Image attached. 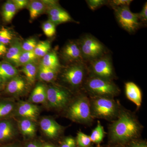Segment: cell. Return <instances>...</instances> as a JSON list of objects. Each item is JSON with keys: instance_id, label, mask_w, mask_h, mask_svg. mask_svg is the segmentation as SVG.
I'll use <instances>...</instances> for the list:
<instances>
[{"instance_id": "28", "label": "cell", "mask_w": 147, "mask_h": 147, "mask_svg": "<svg viewBox=\"0 0 147 147\" xmlns=\"http://www.w3.org/2000/svg\"><path fill=\"white\" fill-rule=\"evenodd\" d=\"M50 48L51 44L49 41H40L38 42L34 52L36 57H43L49 53Z\"/></svg>"}, {"instance_id": "44", "label": "cell", "mask_w": 147, "mask_h": 147, "mask_svg": "<svg viewBox=\"0 0 147 147\" xmlns=\"http://www.w3.org/2000/svg\"><path fill=\"white\" fill-rule=\"evenodd\" d=\"M107 147H125L123 146H120V145H112L111 146H109Z\"/></svg>"}, {"instance_id": "36", "label": "cell", "mask_w": 147, "mask_h": 147, "mask_svg": "<svg viewBox=\"0 0 147 147\" xmlns=\"http://www.w3.org/2000/svg\"><path fill=\"white\" fill-rule=\"evenodd\" d=\"M131 0H113L108 1V3L112 7L121 6H129L132 2Z\"/></svg>"}, {"instance_id": "22", "label": "cell", "mask_w": 147, "mask_h": 147, "mask_svg": "<svg viewBox=\"0 0 147 147\" xmlns=\"http://www.w3.org/2000/svg\"><path fill=\"white\" fill-rule=\"evenodd\" d=\"M17 9L12 1H7L4 3L2 8L1 15L3 21L9 23L16 14Z\"/></svg>"}, {"instance_id": "32", "label": "cell", "mask_w": 147, "mask_h": 147, "mask_svg": "<svg viewBox=\"0 0 147 147\" xmlns=\"http://www.w3.org/2000/svg\"><path fill=\"white\" fill-rule=\"evenodd\" d=\"M42 30L44 34L48 37L53 36L56 33V25L49 20L42 25Z\"/></svg>"}, {"instance_id": "26", "label": "cell", "mask_w": 147, "mask_h": 147, "mask_svg": "<svg viewBox=\"0 0 147 147\" xmlns=\"http://www.w3.org/2000/svg\"><path fill=\"white\" fill-rule=\"evenodd\" d=\"M16 108V104L12 100L7 99L0 100V120L6 118Z\"/></svg>"}, {"instance_id": "21", "label": "cell", "mask_w": 147, "mask_h": 147, "mask_svg": "<svg viewBox=\"0 0 147 147\" xmlns=\"http://www.w3.org/2000/svg\"><path fill=\"white\" fill-rule=\"evenodd\" d=\"M40 64L58 71L61 68L57 55L55 51L49 52L43 57Z\"/></svg>"}, {"instance_id": "27", "label": "cell", "mask_w": 147, "mask_h": 147, "mask_svg": "<svg viewBox=\"0 0 147 147\" xmlns=\"http://www.w3.org/2000/svg\"><path fill=\"white\" fill-rule=\"evenodd\" d=\"M105 134L103 127L101 125L100 121H98L96 127L92 130L90 136L92 143L99 145L103 140Z\"/></svg>"}, {"instance_id": "15", "label": "cell", "mask_w": 147, "mask_h": 147, "mask_svg": "<svg viewBox=\"0 0 147 147\" xmlns=\"http://www.w3.org/2000/svg\"><path fill=\"white\" fill-rule=\"evenodd\" d=\"M48 13L49 21L55 25L72 21L69 14L58 5L51 7L48 11Z\"/></svg>"}, {"instance_id": "34", "label": "cell", "mask_w": 147, "mask_h": 147, "mask_svg": "<svg viewBox=\"0 0 147 147\" xmlns=\"http://www.w3.org/2000/svg\"><path fill=\"white\" fill-rule=\"evenodd\" d=\"M86 1L90 9L92 10H96L108 4V1L105 0H88Z\"/></svg>"}, {"instance_id": "31", "label": "cell", "mask_w": 147, "mask_h": 147, "mask_svg": "<svg viewBox=\"0 0 147 147\" xmlns=\"http://www.w3.org/2000/svg\"><path fill=\"white\" fill-rule=\"evenodd\" d=\"M13 35L9 29L4 27L0 28V43L6 45L11 42Z\"/></svg>"}, {"instance_id": "23", "label": "cell", "mask_w": 147, "mask_h": 147, "mask_svg": "<svg viewBox=\"0 0 147 147\" xmlns=\"http://www.w3.org/2000/svg\"><path fill=\"white\" fill-rule=\"evenodd\" d=\"M28 6L30 18L32 20L35 19L43 13L46 9L45 3L40 1H32L29 3Z\"/></svg>"}, {"instance_id": "45", "label": "cell", "mask_w": 147, "mask_h": 147, "mask_svg": "<svg viewBox=\"0 0 147 147\" xmlns=\"http://www.w3.org/2000/svg\"><path fill=\"white\" fill-rule=\"evenodd\" d=\"M3 82L2 80L0 79V89H1V88L2 85V84H3Z\"/></svg>"}, {"instance_id": "19", "label": "cell", "mask_w": 147, "mask_h": 147, "mask_svg": "<svg viewBox=\"0 0 147 147\" xmlns=\"http://www.w3.org/2000/svg\"><path fill=\"white\" fill-rule=\"evenodd\" d=\"M47 100V88L44 84L38 83L32 92L29 102L32 103H44Z\"/></svg>"}, {"instance_id": "3", "label": "cell", "mask_w": 147, "mask_h": 147, "mask_svg": "<svg viewBox=\"0 0 147 147\" xmlns=\"http://www.w3.org/2000/svg\"><path fill=\"white\" fill-rule=\"evenodd\" d=\"M83 89L89 94L90 97L114 98L120 92L119 87L113 81L90 74L85 80Z\"/></svg>"}, {"instance_id": "43", "label": "cell", "mask_w": 147, "mask_h": 147, "mask_svg": "<svg viewBox=\"0 0 147 147\" xmlns=\"http://www.w3.org/2000/svg\"><path fill=\"white\" fill-rule=\"evenodd\" d=\"M1 147H21L20 146L16 144H11L7 145V146H4Z\"/></svg>"}, {"instance_id": "17", "label": "cell", "mask_w": 147, "mask_h": 147, "mask_svg": "<svg viewBox=\"0 0 147 147\" xmlns=\"http://www.w3.org/2000/svg\"><path fill=\"white\" fill-rule=\"evenodd\" d=\"M18 130L27 138H32L36 134V126L34 121L28 119L21 118L18 122Z\"/></svg>"}, {"instance_id": "4", "label": "cell", "mask_w": 147, "mask_h": 147, "mask_svg": "<svg viewBox=\"0 0 147 147\" xmlns=\"http://www.w3.org/2000/svg\"><path fill=\"white\" fill-rule=\"evenodd\" d=\"M91 112L94 119L115 120L119 115L122 107L114 98L90 97Z\"/></svg>"}, {"instance_id": "29", "label": "cell", "mask_w": 147, "mask_h": 147, "mask_svg": "<svg viewBox=\"0 0 147 147\" xmlns=\"http://www.w3.org/2000/svg\"><path fill=\"white\" fill-rule=\"evenodd\" d=\"M76 140V146L78 147H91L92 142L89 136L81 131L77 133Z\"/></svg>"}, {"instance_id": "35", "label": "cell", "mask_w": 147, "mask_h": 147, "mask_svg": "<svg viewBox=\"0 0 147 147\" xmlns=\"http://www.w3.org/2000/svg\"><path fill=\"white\" fill-rule=\"evenodd\" d=\"M75 139L71 136L66 137L61 143L60 147H76Z\"/></svg>"}, {"instance_id": "38", "label": "cell", "mask_w": 147, "mask_h": 147, "mask_svg": "<svg viewBox=\"0 0 147 147\" xmlns=\"http://www.w3.org/2000/svg\"><path fill=\"white\" fill-rule=\"evenodd\" d=\"M140 22L146 23L147 21V3L145 4L142 10L140 13H137Z\"/></svg>"}, {"instance_id": "37", "label": "cell", "mask_w": 147, "mask_h": 147, "mask_svg": "<svg viewBox=\"0 0 147 147\" xmlns=\"http://www.w3.org/2000/svg\"><path fill=\"white\" fill-rule=\"evenodd\" d=\"M125 147H147V142L145 140L136 139L129 143Z\"/></svg>"}, {"instance_id": "30", "label": "cell", "mask_w": 147, "mask_h": 147, "mask_svg": "<svg viewBox=\"0 0 147 147\" xmlns=\"http://www.w3.org/2000/svg\"><path fill=\"white\" fill-rule=\"evenodd\" d=\"M37 57L34 51L32 52H22L19 60L18 65H24L30 63L34 62Z\"/></svg>"}, {"instance_id": "47", "label": "cell", "mask_w": 147, "mask_h": 147, "mask_svg": "<svg viewBox=\"0 0 147 147\" xmlns=\"http://www.w3.org/2000/svg\"></svg>"}, {"instance_id": "41", "label": "cell", "mask_w": 147, "mask_h": 147, "mask_svg": "<svg viewBox=\"0 0 147 147\" xmlns=\"http://www.w3.org/2000/svg\"><path fill=\"white\" fill-rule=\"evenodd\" d=\"M25 147H41V146L37 142H32L27 143Z\"/></svg>"}, {"instance_id": "7", "label": "cell", "mask_w": 147, "mask_h": 147, "mask_svg": "<svg viewBox=\"0 0 147 147\" xmlns=\"http://www.w3.org/2000/svg\"><path fill=\"white\" fill-rule=\"evenodd\" d=\"M72 93L67 88L50 86L47 89V101L49 106L56 110H65L72 100Z\"/></svg>"}, {"instance_id": "1", "label": "cell", "mask_w": 147, "mask_h": 147, "mask_svg": "<svg viewBox=\"0 0 147 147\" xmlns=\"http://www.w3.org/2000/svg\"><path fill=\"white\" fill-rule=\"evenodd\" d=\"M143 126L136 116L121 108L117 117L108 128V139L111 145L125 146L133 140L139 139Z\"/></svg>"}, {"instance_id": "16", "label": "cell", "mask_w": 147, "mask_h": 147, "mask_svg": "<svg viewBox=\"0 0 147 147\" xmlns=\"http://www.w3.org/2000/svg\"><path fill=\"white\" fill-rule=\"evenodd\" d=\"M127 98L139 108L142 105V94L139 86L132 82H127L125 86Z\"/></svg>"}, {"instance_id": "42", "label": "cell", "mask_w": 147, "mask_h": 147, "mask_svg": "<svg viewBox=\"0 0 147 147\" xmlns=\"http://www.w3.org/2000/svg\"><path fill=\"white\" fill-rule=\"evenodd\" d=\"M41 147H57L54 145L50 144H45L41 145Z\"/></svg>"}, {"instance_id": "2", "label": "cell", "mask_w": 147, "mask_h": 147, "mask_svg": "<svg viewBox=\"0 0 147 147\" xmlns=\"http://www.w3.org/2000/svg\"><path fill=\"white\" fill-rule=\"evenodd\" d=\"M65 110L66 117L77 123L89 125L94 119L91 112L90 97L84 93L72 98Z\"/></svg>"}, {"instance_id": "11", "label": "cell", "mask_w": 147, "mask_h": 147, "mask_svg": "<svg viewBox=\"0 0 147 147\" xmlns=\"http://www.w3.org/2000/svg\"><path fill=\"white\" fill-rule=\"evenodd\" d=\"M40 126L43 133L50 139H57L63 132L64 127L50 117L42 118Z\"/></svg>"}, {"instance_id": "12", "label": "cell", "mask_w": 147, "mask_h": 147, "mask_svg": "<svg viewBox=\"0 0 147 147\" xmlns=\"http://www.w3.org/2000/svg\"><path fill=\"white\" fill-rule=\"evenodd\" d=\"M18 128L12 120H0V143L9 142L16 137Z\"/></svg>"}, {"instance_id": "14", "label": "cell", "mask_w": 147, "mask_h": 147, "mask_svg": "<svg viewBox=\"0 0 147 147\" xmlns=\"http://www.w3.org/2000/svg\"><path fill=\"white\" fill-rule=\"evenodd\" d=\"M27 89L26 82L20 76H16L7 82L5 92L11 95H20Z\"/></svg>"}, {"instance_id": "39", "label": "cell", "mask_w": 147, "mask_h": 147, "mask_svg": "<svg viewBox=\"0 0 147 147\" xmlns=\"http://www.w3.org/2000/svg\"><path fill=\"white\" fill-rule=\"evenodd\" d=\"M17 9H22L28 5V1L27 0H13L12 1Z\"/></svg>"}, {"instance_id": "18", "label": "cell", "mask_w": 147, "mask_h": 147, "mask_svg": "<svg viewBox=\"0 0 147 147\" xmlns=\"http://www.w3.org/2000/svg\"><path fill=\"white\" fill-rule=\"evenodd\" d=\"M18 74V70L12 64L6 61L0 62V79L3 83L8 82Z\"/></svg>"}, {"instance_id": "5", "label": "cell", "mask_w": 147, "mask_h": 147, "mask_svg": "<svg viewBox=\"0 0 147 147\" xmlns=\"http://www.w3.org/2000/svg\"><path fill=\"white\" fill-rule=\"evenodd\" d=\"M88 74V66L84 61L72 63L63 69L61 74L62 81L74 90H79L83 86Z\"/></svg>"}, {"instance_id": "24", "label": "cell", "mask_w": 147, "mask_h": 147, "mask_svg": "<svg viewBox=\"0 0 147 147\" xmlns=\"http://www.w3.org/2000/svg\"><path fill=\"white\" fill-rule=\"evenodd\" d=\"M58 71L40 65L38 69V74L40 79L45 82H51L57 77Z\"/></svg>"}, {"instance_id": "8", "label": "cell", "mask_w": 147, "mask_h": 147, "mask_svg": "<svg viewBox=\"0 0 147 147\" xmlns=\"http://www.w3.org/2000/svg\"><path fill=\"white\" fill-rule=\"evenodd\" d=\"M89 63L88 69L90 75L111 81L115 77L112 60L109 55L106 54Z\"/></svg>"}, {"instance_id": "6", "label": "cell", "mask_w": 147, "mask_h": 147, "mask_svg": "<svg viewBox=\"0 0 147 147\" xmlns=\"http://www.w3.org/2000/svg\"><path fill=\"white\" fill-rule=\"evenodd\" d=\"M78 42L85 62H89L106 54V47L92 35L83 36Z\"/></svg>"}, {"instance_id": "20", "label": "cell", "mask_w": 147, "mask_h": 147, "mask_svg": "<svg viewBox=\"0 0 147 147\" xmlns=\"http://www.w3.org/2000/svg\"><path fill=\"white\" fill-rule=\"evenodd\" d=\"M23 52L21 44L18 42L12 44L9 47L5 57L6 61L18 65V60L21 53Z\"/></svg>"}, {"instance_id": "46", "label": "cell", "mask_w": 147, "mask_h": 147, "mask_svg": "<svg viewBox=\"0 0 147 147\" xmlns=\"http://www.w3.org/2000/svg\"><path fill=\"white\" fill-rule=\"evenodd\" d=\"M97 147H100V146H98Z\"/></svg>"}, {"instance_id": "40", "label": "cell", "mask_w": 147, "mask_h": 147, "mask_svg": "<svg viewBox=\"0 0 147 147\" xmlns=\"http://www.w3.org/2000/svg\"><path fill=\"white\" fill-rule=\"evenodd\" d=\"M8 48L6 47V45L0 43V57L5 56L7 52Z\"/></svg>"}, {"instance_id": "9", "label": "cell", "mask_w": 147, "mask_h": 147, "mask_svg": "<svg viewBox=\"0 0 147 147\" xmlns=\"http://www.w3.org/2000/svg\"><path fill=\"white\" fill-rule=\"evenodd\" d=\"M115 11L116 19L123 29L129 33H133L141 25L137 13L131 12L129 6L112 7Z\"/></svg>"}, {"instance_id": "33", "label": "cell", "mask_w": 147, "mask_h": 147, "mask_svg": "<svg viewBox=\"0 0 147 147\" xmlns=\"http://www.w3.org/2000/svg\"><path fill=\"white\" fill-rule=\"evenodd\" d=\"M37 42L34 38H30L24 41L21 44L23 52H32L34 51L36 47Z\"/></svg>"}, {"instance_id": "13", "label": "cell", "mask_w": 147, "mask_h": 147, "mask_svg": "<svg viewBox=\"0 0 147 147\" xmlns=\"http://www.w3.org/2000/svg\"><path fill=\"white\" fill-rule=\"evenodd\" d=\"M15 110L16 115L21 118L29 119L34 121L36 120L40 114L38 106L29 102H20Z\"/></svg>"}, {"instance_id": "10", "label": "cell", "mask_w": 147, "mask_h": 147, "mask_svg": "<svg viewBox=\"0 0 147 147\" xmlns=\"http://www.w3.org/2000/svg\"><path fill=\"white\" fill-rule=\"evenodd\" d=\"M61 55L63 59L66 62L72 64L84 61L78 41L68 42L63 48Z\"/></svg>"}, {"instance_id": "25", "label": "cell", "mask_w": 147, "mask_h": 147, "mask_svg": "<svg viewBox=\"0 0 147 147\" xmlns=\"http://www.w3.org/2000/svg\"><path fill=\"white\" fill-rule=\"evenodd\" d=\"M21 71L25 74L29 84H34L38 72L37 67L34 62L30 63L23 65Z\"/></svg>"}]
</instances>
